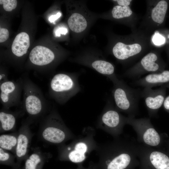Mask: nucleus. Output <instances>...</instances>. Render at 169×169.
I'll return each mask as SVG.
<instances>
[{
	"instance_id": "4",
	"label": "nucleus",
	"mask_w": 169,
	"mask_h": 169,
	"mask_svg": "<svg viewBox=\"0 0 169 169\" xmlns=\"http://www.w3.org/2000/svg\"><path fill=\"white\" fill-rule=\"evenodd\" d=\"M126 124L131 126L136 131L138 143L150 147L160 149L163 143L161 135L147 118H136L127 116Z\"/></svg>"
},
{
	"instance_id": "34",
	"label": "nucleus",
	"mask_w": 169,
	"mask_h": 169,
	"mask_svg": "<svg viewBox=\"0 0 169 169\" xmlns=\"http://www.w3.org/2000/svg\"><path fill=\"white\" fill-rule=\"evenodd\" d=\"M167 151L169 152V139L168 140L167 142Z\"/></svg>"
},
{
	"instance_id": "10",
	"label": "nucleus",
	"mask_w": 169,
	"mask_h": 169,
	"mask_svg": "<svg viewBox=\"0 0 169 169\" xmlns=\"http://www.w3.org/2000/svg\"><path fill=\"white\" fill-rule=\"evenodd\" d=\"M166 92V88L164 86L155 90L145 87L141 91V97L144 100L150 117H155L157 115L158 110L163 105Z\"/></svg>"
},
{
	"instance_id": "15",
	"label": "nucleus",
	"mask_w": 169,
	"mask_h": 169,
	"mask_svg": "<svg viewBox=\"0 0 169 169\" xmlns=\"http://www.w3.org/2000/svg\"><path fill=\"white\" fill-rule=\"evenodd\" d=\"M169 83V70L152 73L136 80V84L144 87L152 88L157 86H162Z\"/></svg>"
},
{
	"instance_id": "23",
	"label": "nucleus",
	"mask_w": 169,
	"mask_h": 169,
	"mask_svg": "<svg viewBox=\"0 0 169 169\" xmlns=\"http://www.w3.org/2000/svg\"><path fill=\"white\" fill-rule=\"evenodd\" d=\"M18 133L3 134L0 136V148L15 153Z\"/></svg>"
},
{
	"instance_id": "2",
	"label": "nucleus",
	"mask_w": 169,
	"mask_h": 169,
	"mask_svg": "<svg viewBox=\"0 0 169 169\" xmlns=\"http://www.w3.org/2000/svg\"><path fill=\"white\" fill-rule=\"evenodd\" d=\"M114 84L112 93L116 108L127 114L128 116L135 117L138 112L141 91L119 80Z\"/></svg>"
},
{
	"instance_id": "12",
	"label": "nucleus",
	"mask_w": 169,
	"mask_h": 169,
	"mask_svg": "<svg viewBox=\"0 0 169 169\" xmlns=\"http://www.w3.org/2000/svg\"><path fill=\"white\" fill-rule=\"evenodd\" d=\"M163 69V65L159 62L157 55L155 53H150L141 59L138 66L128 71L126 75L130 78L139 77L146 73L161 72L164 70Z\"/></svg>"
},
{
	"instance_id": "29",
	"label": "nucleus",
	"mask_w": 169,
	"mask_h": 169,
	"mask_svg": "<svg viewBox=\"0 0 169 169\" xmlns=\"http://www.w3.org/2000/svg\"><path fill=\"white\" fill-rule=\"evenodd\" d=\"M68 32L67 28H60L58 29L55 31V35L57 36L60 37V34L65 35Z\"/></svg>"
},
{
	"instance_id": "28",
	"label": "nucleus",
	"mask_w": 169,
	"mask_h": 169,
	"mask_svg": "<svg viewBox=\"0 0 169 169\" xmlns=\"http://www.w3.org/2000/svg\"><path fill=\"white\" fill-rule=\"evenodd\" d=\"M153 43L156 45H160L163 43L164 41V38L158 34L155 35L153 38Z\"/></svg>"
},
{
	"instance_id": "6",
	"label": "nucleus",
	"mask_w": 169,
	"mask_h": 169,
	"mask_svg": "<svg viewBox=\"0 0 169 169\" xmlns=\"http://www.w3.org/2000/svg\"><path fill=\"white\" fill-rule=\"evenodd\" d=\"M23 93V105L26 113L30 116L37 117L44 111L46 104L41 91L28 79L22 82Z\"/></svg>"
},
{
	"instance_id": "3",
	"label": "nucleus",
	"mask_w": 169,
	"mask_h": 169,
	"mask_svg": "<svg viewBox=\"0 0 169 169\" xmlns=\"http://www.w3.org/2000/svg\"><path fill=\"white\" fill-rule=\"evenodd\" d=\"M79 87L75 76L64 73L55 75L51 79L49 93L56 102L63 104L79 91Z\"/></svg>"
},
{
	"instance_id": "26",
	"label": "nucleus",
	"mask_w": 169,
	"mask_h": 169,
	"mask_svg": "<svg viewBox=\"0 0 169 169\" xmlns=\"http://www.w3.org/2000/svg\"><path fill=\"white\" fill-rule=\"evenodd\" d=\"M17 2L16 0H0V4L3 5L4 9L7 11H11L15 9Z\"/></svg>"
},
{
	"instance_id": "11",
	"label": "nucleus",
	"mask_w": 169,
	"mask_h": 169,
	"mask_svg": "<svg viewBox=\"0 0 169 169\" xmlns=\"http://www.w3.org/2000/svg\"><path fill=\"white\" fill-rule=\"evenodd\" d=\"M22 90V82L20 84L7 80L0 84V101L4 108L7 109L18 104Z\"/></svg>"
},
{
	"instance_id": "17",
	"label": "nucleus",
	"mask_w": 169,
	"mask_h": 169,
	"mask_svg": "<svg viewBox=\"0 0 169 169\" xmlns=\"http://www.w3.org/2000/svg\"><path fill=\"white\" fill-rule=\"evenodd\" d=\"M30 46L29 35L25 32H22L18 34L14 40L12 51L17 57H21L26 54Z\"/></svg>"
},
{
	"instance_id": "25",
	"label": "nucleus",
	"mask_w": 169,
	"mask_h": 169,
	"mask_svg": "<svg viewBox=\"0 0 169 169\" xmlns=\"http://www.w3.org/2000/svg\"><path fill=\"white\" fill-rule=\"evenodd\" d=\"M132 13V12L129 6H115L113 7L112 11V16L116 19L129 17Z\"/></svg>"
},
{
	"instance_id": "22",
	"label": "nucleus",
	"mask_w": 169,
	"mask_h": 169,
	"mask_svg": "<svg viewBox=\"0 0 169 169\" xmlns=\"http://www.w3.org/2000/svg\"><path fill=\"white\" fill-rule=\"evenodd\" d=\"M167 8L166 1H159L152 9L151 17L152 20L157 23H162L164 20Z\"/></svg>"
},
{
	"instance_id": "5",
	"label": "nucleus",
	"mask_w": 169,
	"mask_h": 169,
	"mask_svg": "<svg viewBox=\"0 0 169 169\" xmlns=\"http://www.w3.org/2000/svg\"><path fill=\"white\" fill-rule=\"evenodd\" d=\"M40 135L46 141L55 144L64 142L72 136L61 118L55 112H52L45 118Z\"/></svg>"
},
{
	"instance_id": "20",
	"label": "nucleus",
	"mask_w": 169,
	"mask_h": 169,
	"mask_svg": "<svg viewBox=\"0 0 169 169\" xmlns=\"http://www.w3.org/2000/svg\"><path fill=\"white\" fill-rule=\"evenodd\" d=\"M68 24L70 29L75 33H80L87 26V22L81 14L77 13L73 14L69 18Z\"/></svg>"
},
{
	"instance_id": "8",
	"label": "nucleus",
	"mask_w": 169,
	"mask_h": 169,
	"mask_svg": "<svg viewBox=\"0 0 169 169\" xmlns=\"http://www.w3.org/2000/svg\"><path fill=\"white\" fill-rule=\"evenodd\" d=\"M138 154L141 169H169V152L138 143Z\"/></svg>"
},
{
	"instance_id": "1",
	"label": "nucleus",
	"mask_w": 169,
	"mask_h": 169,
	"mask_svg": "<svg viewBox=\"0 0 169 169\" xmlns=\"http://www.w3.org/2000/svg\"><path fill=\"white\" fill-rule=\"evenodd\" d=\"M138 143L117 137L100 147L99 159L90 169H134L139 164Z\"/></svg>"
},
{
	"instance_id": "24",
	"label": "nucleus",
	"mask_w": 169,
	"mask_h": 169,
	"mask_svg": "<svg viewBox=\"0 0 169 169\" xmlns=\"http://www.w3.org/2000/svg\"><path fill=\"white\" fill-rule=\"evenodd\" d=\"M15 155H13L0 148V163L1 164L12 166L13 169H16V162H15Z\"/></svg>"
},
{
	"instance_id": "31",
	"label": "nucleus",
	"mask_w": 169,
	"mask_h": 169,
	"mask_svg": "<svg viewBox=\"0 0 169 169\" xmlns=\"http://www.w3.org/2000/svg\"><path fill=\"white\" fill-rule=\"evenodd\" d=\"M163 105L165 110L169 113V95L166 97Z\"/></svg>"
},
{
	"instance_id": "18",
	"label": "nucleus",
	"mask_w": 169,
	"mask_h": 169,
	"mask_svg": "<svg viewBox=\"0 0 169 169\" xmlns=\"http://www.w3.org/2000/svg\"><path fill=\"white\" fill-rule=\"evenodd\" d=\"M48 157L39 151H35L25 160L24 169H42Z\"/></svg>"
},
{
	"instance_id": "27",
	"label": "nucleus",
	"mask_w": 169,
	"mask_h": 169,
	"mask_svg": "<svg viewBox=\"0 0 169 169\" xmlns=\"http://www.w3.org/2000/svg\"><path fill=\"white\" fill-rule=\"evenodd\" d=\"M9 36L8 31L6 28H1L0 29V42L3 43L6 41Z\"/></svg>"
},
{
	"instance_id": "7",
	"label": "nucleus",
	"mask_w": 169,
	"mask_h": 169,
	"mask_svg": "<svg viewBox=\"0 0 169 169\" xmlns=\"http://www.w3.org/2000/svg\"><path fill=\"white\" fill-rule=\"evenodd\" d=\"M91 134L86 135L76 139L69 144L61 147L59 159L69 161L74 163H79L86 158V154L91 148L95 146Z\"/></svg>"
},
{
	"instance_id": "9",
	"label": "nucleus",
	"mask_w": 169,
	"mask_h": 169,
	"mask_svg": "<svg viewBox=\"0 0 169 169\" xmlns=\"http://www.w3.org/2000/svg\"><path fill=\"white\" fill-rule=\"evenodd\" d=\"M126 118L116 108L110 107L103 113L100 119V127L117 137L122 133L124 126L126 124Z\"/></svg>"
},
{
	"instance_id": "14",
	"label": "nucleus",
	"mask_w": 169,
	"mask_h": 169,
	"mask_svg": "<svg viewBox=\"0 0 169 169\" xmlns=\"http://www.w3.org/2000/svg\"><path fill=\"white\" fill-rule=\"evenodd\" d=\"M55 58L53 52L49 49L41 46H37L31 51L29 55L30 62L33 64L43 66L51 63Z\"/></svg>"
},
{
	"instance_id": "13",
	"label": "nucleus",
	"mask_w": 169,
	"mask_h": 169,
	"mask_svg": "<svg viewBox=\"0 0 169 169\" xmlns=\"http://www.w3.org/2000/svg\"><path fill=\"white\" fill-rule=\"evenodd\" d=\"M31 133L28 124H23L18 133L17 142L15 151L16 159V169H20L23 161L28 156L30 143L31 139Z\"/></svg>"
},
{
	"instance_id": "32",
	"label": "nucleus",
	"mask_w": 169,
	"mask_h": 169,
	"mask_svg": "<svg viewBox=\"0 0 169 169\" xmlns=\"http://www.w3.org/2000/svg\"><path fill=\"white\" fill-rule=\"evenodd\" d=\"M61 15V13L59 12L55 15H52L50 16L49 17V20L50 22H53L59 18Z\"/></svg>"
},
{
	"instance_id": "21",
	"label": "nucleus",
	"mask_w": 169,
	"mask_h": 169,
	"mask_svg": "<svg viewBox=\"0 0 169 169\" xmlns=\"http://www.w3.org/2000/svg\"><path fill=\"white\" fill-rule=\"evenodd\" d=\"M16 121V117L13 113L6 110H1L0 112L1 132L13 129L15 125Z\"/></svg>"
},
{
	"instance_id": "30",
	"label": "nucleus",
	"mask_w": 169,
	"mask_h": 169,
	"mask_svg": "<svg viewBox=\"0 0 169 169\" xmlns=\"http://www.w3.org/2000/svg\"><path fill=\"white\" fill-rule=\"evenodd\" d=\"M117 1L118 4L120 6H128L130 5L132 0H114Z\"/></svg>"
},
{
	"instance_id": "16",
	"label": "nucleus",
	"mask_w": 169,
	"mask_h": 169,
	"mask_svg": "<svg viewBox=\"0 0 169 169\" xmlns=\"http://www.w3.org/2000/svg\"><path fill=\"white\" fill-rule=\"evenodd\" d=\"M141 49V45L138 44L127 45L119 42L113 47L112 52L117 59L125 60L138 54Z\"/></svg>"
},
{
	"instance_id": "33",
	"label": "nucleus",
	"mask_w": 169,
	"mask_h": 169,
	"mask_svg": "<svg viewBox=\"0 0 169 169\" xmlns=\"http://www.w3.org/2000/svg\"><path fill=\"white\" fill-rule=\"evenodd\" d=\"M76 169H90V168L89 166L87 168L84 167L81 164H79Z\"/></svg>"
},
{
	"instance_id": "19",
	"label": "nucleus",
	"mask_w": 169,
	"mask_h": 169,
	"mask_svg": "<svg viewBox=\"0 0 169 169\" xmlns=\"http://www.w3.org/2000/svg\"><path fill=\"white\" fill-rule=\"evenodd\" d=\"M92 66L99 73L107 75L114 84L119 80L114 74V67L110 63L104 60H97L92 63Z\"/></svg>"
},
{
	"instance_id": "35",
	"label": "nucleus",
	"mask_w": 169,
	"mask_h": 169,
	"mask_svg": "<svg viewBox=\"0 0 169 169\" xmlns=\"http://www.w3.org/2000/svg\"><path fill=\"white\" fill-rule=\"evenodd\" d=\"M162 86H164L166 88H168L169 89V83H167L166 84H165Z\"/></svg>"
}]
</instances>
